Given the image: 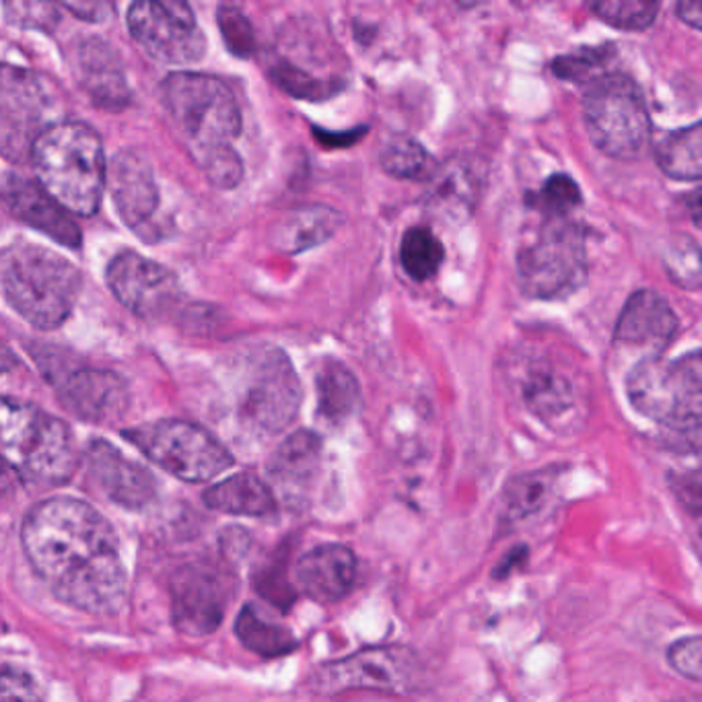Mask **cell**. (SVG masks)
I'll list each match as a JSON object with an SVG mask.
<instances>
[{
    "instance_id": "1",
    "label": "cell",
    "mask_w": 702,
    "mask_h": 702,
    "mask_svg": "<svg viewBox=\"0 0 702 702\" xmlns=\"http://www.w3.org/2000/svg\"><path fill=\"white\" fill-rule=\"evenodd\" d=\"M29 564L60 602L89 614H116L127 600L120 542L96 507L52 497L33 507L21 528Z\"/></svg>"
},
{
    "instance_id": "27",
    "label": "cell",
    "mask_w": 702,
    "mask_h": 702,
    "mask_svg": "<svg viewBox=\"0 0 702 702\" xmlns=\"http://www.w3.org/2000/svg\"><path fill=\"white\" fill-rule=\"evenodd\" d=\"M318 412L332 424L349 421L361 408V385L351 369L338 361L322 363L318 378Z\"/></svg>"
},
{
    "instance_id": "21",
    "label": "cell",
    "mask_w": 702,
    "mask_h": 702,
    "mask_svg": "<svg viewBox=\"0 0 702 702\" xmlns=\"http://www.w3.org/2000/svg\"><path fill=\"white\" fill-rule=\"evenodd\" d=\"M74 74L87 96L106 110H122L132 91L124 64L113 46L99 38H84L74 46Z\"/></svg>"
},
{
    "instance_id": "29",
    "label": "cell",
    "mask_w": 702,
    "mask_h": 702,
    "mask_svg": "<svg viewBox=\"0 0 702 702\" xmlns=\"http://www.w3.org/2000/svg\"><path fill=\"white\" fill-rule=\"evenodd\" d=\"M701 151V124H692L668 134L655 147V161L661 171L674 180L699 182L702 176Z\"/></svg>"
},
{
    "instance_id": "23",
    "label": "cell",
    "mask_w": 702,
    "mask_h": 702,
    "mask_svg": "<svg viewBox=\"0 0 702 702\" xmlns=\"http://www.w3.org/2000/svg\"><path fill=\"white\" fill-rule=\"evenodd\" d=\"M297 583L313 602L332 604L347 598L354 588L357 559L351 548L323 544L297 562Z\"/></svg>"
},
{
    "instance_id": "32",
    "label": "cell",
    "mask_w": 702,
    "mask_h": 702,
    "mask_svg": "<svg viewBox=\"0 0 702 702\" xmlns=\"http://www.w3.org/2000/svg\"><path fill=\"white\" fill-rule=\"evenodd\" d=\"M559 470L548 468L532 474H523L509 482L505 489L507 521H523L542 511L548 499L554 494Z\"/></svg>"
},
{
    "instance_id": "25",
    "label": "cell",
    "mask_w": 702,
    "mask_h": 702,
    "mask_svg": "<svg viewBox=\"0 0 702 702\" xmlns=\"http://www.w3.org/2000/svg\"><path fill=\"white\" fill-rule=\"evenodd\" d=\"M344 223L342 212L325 204H308L287 212L272 229V243L287 253L318 248L337 235Z\"/></svg>"
},
{
    "instance_id": "24",
    "label": "cell",
    "mask_w": 702,
    "mask_h": 702,
    "mask_svg": "<svg viewBox=\"0 0 702 702\" xmlns=\"http://www.w3.org/2000/svg\"><path fill=\"white\" fill-rule=\"evenodd\" d=\"M322 465V441L311 431L287 437L268 462V474L287 497L310 489Z\"/></svg>"
},
{
    "instance_id": "43",
    "label": "cell",
    "mask_w": 702,
    "mask_h": 702,
    "mask_svg": "<svg viewBox=\"0 0 702 702\" xmlns=\"http://www.w3.org/2000/svg\"><path fill=\"white\" fill-rule=\"evenodd\" d=\"M64 9L71 11L77 19L99 23V21L108 19V14L112 11V4H108V2H67Z\"/></svg>"
},
{
    "instance_id": "38",
    "label": "cell",
    "mask_w": 702,
    "mask_h": 702,
    "mask_svg": "<svg viewBox=\"0 0 702 702\" xmlns=\"http://www.w3.org/2000/svg\"><path fill=\"white\" fill-rule=\"evenodd\" d=\"M217 21H219L223 42L227 43L229 52L239 58L252 57L255 50V38H253L252 23L248 21V17L235 7H221Z\"/></svg>"
},
{
    "instance_id": "10",
    "label": "cell",
    "mask_w": 702,
    "mask_h": 702,
    "mask_svg": "<svg viewBox=\"0 0 702 702\" xmlns=\"http://www.w3.org/2000/svg\"><path fill=\"white\" fill-rule=\"evenodd\" d=\"M511 380L520 390L521 402L538 421L556 433H573L588 419V393L569 367L546 354H521L515 359Z\"/></svg>"
},
{
    "instance_id": "6",
    "label": "cell",
    "mask_w": 702,
    "mask_h": 702,
    "mask_svg": "<svg viewBox=\"0 0 702 702\" xmlns=\"http://www.w3.org/2000/svg\"><path fill=\"white\" fill-rule=\"evenodd\" d=\"M632 407L675 431L699 433L702 412L701 352L665 361L646 357L626 378Z\"/></svg>"
},
{
    "instance_id": "9",
    "label": "cell",
    "mask_w": 702,
    "mask_h": 702,
    "mask_svg": "<svg viewBox=\"0 0 702 702\" xmlns=\"http://www.w3.org/2000/svg\"><path fill=\"white\" fill-rule=\"evenodd\" d=\"M124 437L153 464L185 482H209L235 464L225 445L194 422H149L128 429Z\"/></svg>"
},
{
    "instance_id": "17",
    "label": "cell",
    "mask_w": 702,
    "mask_h": 702,
    "mask_svg": "<svg viewBox=\"0 0 702 702\" xmlns=\"http://www.w3.org/2000/svg\"><path fill=\"white\" fill-rule=\"evenodd\" d=\"M89 477L103 497L130 511H141L156 501L157 482L144 465L132 462L112 443L96 439L84 453Z\"/></svg>"
},
{
    "instance_id": "35",
    "label": "cell",
    "mask_w": 702,
    "mask_h": 702,
    "mask_svg": "<svg viewBox=\"0 0 702 702\" xmlns=\"http://www.w3.org/2000/svg\"><path fill=\"white\" fill-rule=\"evenodd\" d=\"M614 57V46H598V48H581L579 52H571L564 57L552 60V72L564 79V81H575V83H591L598 79V72L604 69Z\"/></svg>"
},
{
    "instance_id": "18",
    "label": "cell",
    "mask_w": 702,
    "mask_h": 702,
    "mask_svg": "<svg viewBox=\"0 0 702 702\" xmlns=\"http://www.w3.org/2000/svg\"><path fill=\"white\" fill-rule=\"evenodd\" d=\"M60 402L77 419L96 424L120 421L130 407L127 381L106 369H77L58 380Z\"/></svg>"
},
{
    "instance_id": "42",
    "label": "cell",
    "mask_w": 702,
    "mask_h": 702,
    "mask_svg": "<svg viewBox=\"0 0 702 702\" xmlns=\"http://www.w3.org/2000/svg\"><path fill=\"white\" fill-rule=\"evenodd\" d=\"M0 702H43L33 678L13 668L0 670Z\"/></svg>"
},
{
    "instance_id": "46",
    "label": "cell",
    "mask_w": 702,
    "mask_h": 702,
    "mask_svg": "<svg viewBox=\"0 0 702 702\" xmlns=\"http://www.w3.org/2000/svg\"><path fill=\"white\" fill-rule=\"evenodd\" d=\"M14 367L13 352L9 351L4 344H0V375L11 371Z\"/></svg>"
},
{
    "instance_id": "30",
    "label": "cell",
    "mask_w": 702,
    "mask_h": 702,
    "mask_svg": "<svg viewBox=\"0 0 702 702\" xmlns=\"http://www.w3.org/2000/svg\"><path fill=\"white\" fill-rule=\"evenodd\" d=\"M239 643L262 658H281L293 653L299 641L295 634L281 624L268 622L253 605H245L235 620Z\"/></svg>"
},
{
    "instance_id": "22",
    "label": "cell",
    "mask_w": 702,
    "mask_h": 702,
    "mask_svg": "<svg viewBox=\"0 0 702 702\" xmlns=\"http://www.w3.org/2000/svg\"><path fill=\"white\" fill-rule=\"evenodd\" d=\"M678 318L672 305L655 291H636L626 301L616 323V342L658 357L675 337Z\"/></svg>"
},
{
    "instance_id": "40",
    "label": "cell",
    "mask_w": 702,
    "mask_h": 702,
    "mask_svg": "<svg viewBox=\"0 0 702 702\" xmlns=\"http://www.w3.org/2000/svg\"><path fill=\"white\" fill-rule=\"evenodd\" d=\"M7 19L21 28L54 31L60 21L58 7L48 2H4Z\"/></svg>"
},
{
    "instance_id": "28",
    "label": "cell",
    "mask_w": 702,
    "mask_h": 702,
    "mask_svg": "<svg viewBox=\"0 0 702 702\" xmlns=\"http://www.w3.org/2000/svg\"><path fill=\"white\" fill-rule=\"evenodd\" d=\"M431 190V204L443 217H468L474 209L477 200V176L464 163H445L443 168H437Z\"/></svg>"
},
{
    "instance_id": "39",
    "label": "cell",
    "mask_w": 702,
    "mask_h": 702,
    "mask_svg": "<svg viewBox=\"0 0 702 702\" xmlns=\"http://www.w3.org/2000/svg\"><path fill=\"white\" fill-rule=\"evenodd\" d=\"M198 163H200V168L204 169L212 185H217L221 190H231L243 180V163H241V157L238 156V151L233 147L219 149L211 156L200 159Z\"/></svg>"
},
{
    "instance_id": "45",
    "label": "cell",
    "mask_w": 702,
    "mask_h": 702,
    "mask_svg": "<svg viewBox=\"0 0 702 702\" xmlns=\"http://www.w3.org/2000/svg\"><path fill=\"white\" fill-rule=\"evenodd\" d=\"M13 491V474L0 458V499Z\"/></svg>"
},
{
    "instance_id": "20",
    "label": "cell",
    "mask_w": 702,
    "mask_h": 702,
    "mask_svg": "<svg viewBox=\"0 0 702 702\" xmlns=\"http://www.w3.org/2000/svg\"><path fill=\"white\" fill-rule=\"evenodd\" d=\"M0 204L14 219L54 239L60 245L71 250L81 248V229L72 221L71 212L64 211L40 183L11 176L0 190Z\"/></svg>"
},
{
    "instance_id": "31",
    "label": "cell",
    "mask_w": 702,
    "mask_h": 702,
    "mask_svg": "<svg viewBox=\"0 0 702 702\" xmlns=\"http://www.w3.org/2000/svg\"><path fill=\"white\" fill-rule=\"evenodd\" d=\"M380 163L381 169L395 180L410 182H427L437 169L431 153L408 134H393L383 142Z\"/></svg>"
},
{
    "instance_id": "11",
    "label": "cell",
    "mask_w": 702,
    "mask_h": 702,
    "mask_svg": "<svg viewBox=\"0 0 702 702\" xmlns=\"http://www.w3.org/2000/svg\"><path fill=\"white\" fill-rule=\"evenodd\" d=\"M421 665L404 646H375L323 663L311 675L315 694L334 696L349 690L408 692L419 684Z\"/></svg>"
},
{
    "instance_id": "26",
    "label": "cell",
    "mask_w": 702,
    "mask_h": 702,
    "mask_svg": "<svg viewBox=\"0 0 702 702\" xmlns=\"http://www.w3.org/2000/svg\"><path fill=\"white\" fill-rule=\"evenodd\" d=\"M204 505L227 513V515H248V518H268L277 511V499L267 482L253 474H235L217 482L204 492Z\"/></svg>"
},
{
    "instance_id": "14",
    "label": "cell",
    "mask_w": 702,
    "mask_h": 702,
    "mask_svg": "<svg viewBox=\"0 0 702 702\" xmlns=\"http://www.w3.org/2000/svg\"><path fill=\"white\" fill-rule=\"evenodd\" d=\"M54 98L38 74L0 67V151L19 156L46 130Z\"/></svg>"
},
{
    "instance_id": "8",
    "label": "cell",
    "mask_w": 702,
    "mask_h": 702,
    "mask_svg": "<svg viewBox=\"0 0 702 702\" xmlns=\"http://www.w3.org/2000/svg\"><path fill=\"white\" fill-rule=\"evenodd\" d=\"M518 281L532 299L575 295L588 282L583 231L566 219H550L538 238L518 253Z\"/></svg>"
},
{
    "instance_id": "41",
    "label": "cell",
    "mask_w": 702,
    "mask_h": 702,
    "mask_svg": "<svg viewBox=\"0 0 702 702\" xmlns=\"http://www.w3.org/2000/svg\"><path fill=\"white\" fill-rule=\"evenodd\" d=\"M668 661L678 674L701 682L702 680V639L699 634L680 639L668 649Z\"/></svg>"
},
{
    "instance_id": "15",
    "label": "cell",
    "mask_w": 702,
    "mask_h": 702,
    "mask_svg": "<svg viewBox=\"0 0 702 702\" xmlns=\"http://www.w3.org/2000/svg\"><path fill=\"white\" fill-rule=\"evenodd\" d=\"M108 284L116 299L142 320L168 318L182 299L178 277L141 253L116 255L108 268Z\"/></svg>"
},
{
    "instance_id": "16",
    "label": "cell",
    "mask_w": 702,
    "mask_h": 702,
    "mask_svg": "<svg viewBox=\"0 0 702 702\" xmlns=\"http://www.w3.org/2000/svg\"><path fill=\"white\" fill-rule=\"evenodd\" d=\"M229 581L217 569L185 566L171 581V616L178 631L207 636L225 616Z\"/></svg>"
},
{
    "instance_id": "44",
    "label": "cell",
    "mask_w": 702,
    "mask_h": 702,
    "mask_svg": "<svg viewBox=\"0 0 702 702\" xmlns=\"http://www.w3.org/2000/svg\"><path fill=\"white\" fill-rule=\"evenodd\" d=\"M678 17L682 21H686L690 28H702V4L699 0H690V2H680L678 4Z\"/></svg>"
},
{
    "instance_id": "4",
    "label": "cell",
    "mask_w": 702,
    "mask_h": 702,
    "mask_svg": "<svg viewBox=\"0 0 702 702\" xmlns=\"http://www.w3.org/2000/svg\"><path fill=\"white\" fill-rule=\"evenodd\" d=\"M81 291V272L60 253L33 243H14L0 253V293L36 328L67 322Z\"/></svg>"
},
{
    "instance_id": "5",
    "label": "cell",
    "mask_w": 702,
    "mask_h": 702,
    "mask_svg": "<svg viewBox=\"0 0 702 702\" xmlns=\"http://www.w3.org/2000/svg\"><path fill=\"white\" fill-rule=\"evenodd\" d=\"M171 122L198 161L231 147L241 132V112L223 81L200 72H173L161 87Z\"/></svg>"
},
{
    "instance_id": "7",
    "label": "cell",
    "mask_w": 702,
    "mask_h": 702,
    "mask_svg": "<svg viewBox=\"0 0 702 702\" xmlns=\"http://www.w3.org/2000/svg\"><path fill=\"white\" fill-rule=\"evenodd\" d=\"M583 120L591 142L604 156L632 161L645 153L651 120L645 96L631 77L605 72L588 84Z\"/></svg>"
},
{
    "instance_id": "13",
    "label": "cell",
    "mask_w": 702,
    "mask_h": 702,
    "mask_svg": "<svg viewBox=\"0 0 702 702\" xmlns=\"http://www.w3.org/2000/svg\"><path fill=\"white\" fill-rule=\"evenodd\" d=\"M128 29L151 57L168 64H192L207 52L197 17L180 0L134 2L128 11Z\"/></svg>"
},
{
    "instance_id": "3",
    "label": "cell",
    "mask_w": 702,
    "mask_h": 702,
    "mask_svg": "<svg viewBox=\"0 0 702 702\" xmlns=\"http://www.w3.org/2000/svg\"><path fill=\"white\" fill-rule=\"evenodd\" d=\"M38 183L64 211L91 217L103 194L108 166L98 132L83 122H58L31 144Z\"/></svg>"
},
{
    "instance_id": "12",
    "label": "cell",
    "mask_w": 702,
    "mask_h": 702,
    "mask_svg": "<svg viewBox=\"0 0 702 702\" xmlns=\"http://www.w3.org/2000/svg\"><path fill=\"white\" fill-rule=\"evenodd\" d=\"M301 407V383L295 369L279 349L262 352L250 367V378L239 400V419L262 435L287 429Z\"/></svg>"
},
{
    "instance_id": "19",
    "label": "cell",
    "mask_w": 702,
    "mask_h": 702,
    "mask_svg": "<svg viewBox=\"0 0 702 702\" xmlns=\"http://www.w3.org/2000/svg\"><path fill=\"white\" fill-rule=\"evenodd\" d=\"M106 180L110 182L113 204L130 229L147 225L159 209L156 171L141 151L124 149L116 153Z\"/></svg>"
},
{
    "instance_id": "36",
    "label": "cell",
    "mask_w": 702,
    "mask_h": 702,
    "mask_svg": "<svg viewBox=\"0 0 702 702\" xmlns=\"http://www.w3.org/2000/svg\"><path fill=\"white\" fill-rule=\"evenodd\" d=\"M581 204V190L573 178L554 173L548 178L542 190L535 194V207L546 212L550 219H564Z\"/></svg>"
},
{
    "instance_id": "34",
    "label": "cell",
    "mask_w": 702,
    "mask_h": 702,
    "mask_svg": "<svg viewBox=\"0 0 702 702\" xmlns=\"http://www.w3.org/2000/svg\"><path fill=\"white\" fill-rule=\"evenodd\" d=\"M591 11L612 28L643 31L651 28L660 13V2L646 0H600L591 2Z\"/></svg>"
},
{
    "instance_id": "33",
    "label": "cell",
    "mask_w": 702,
    "mask_h": 702,
    "mask_svg": "<svg viewBox=\"0 0 702 702\" xmlns=\"http://www.w3.org/2000/svg\"><path fill=\"white\" fill-rule=\"evenodd\" d=\"M443 245L429 227H412L400 241V262L412 281L433 279L443 262Z\"/></svg>"
},
{
    "instance_id": "2",
    "label": "cell",
    "mask_w": 702,
    "mask_h": 702,
    "mask_svg": "<svg viewBox=\"0 0 702 702\" xmlns=\"http://www.w3.org/2000/svg\"><path fill=\"white\" fill-rule=\"evenodd\" d=\"M0 458L28 489L67 484L79 468L71 429L42 408L0 398Z\"/></svg>"
},
{
    "instance_id": "37",
    "label": "cell",
    "mask_w": 702,
    "mask_h": 702,
    "mask_svg": "<svg viewBox=\"0 0 702 702\" xmlns=\"http://www.w3.org/2000/svg\"><path fill=\"white\" fill-rule=\"evenodd\" d=\"M668 274L684 289H699L701 287V258H699V243L692 239H682L680 243L668 250L665 258Z\"/></svg>"
}]
</instances>
